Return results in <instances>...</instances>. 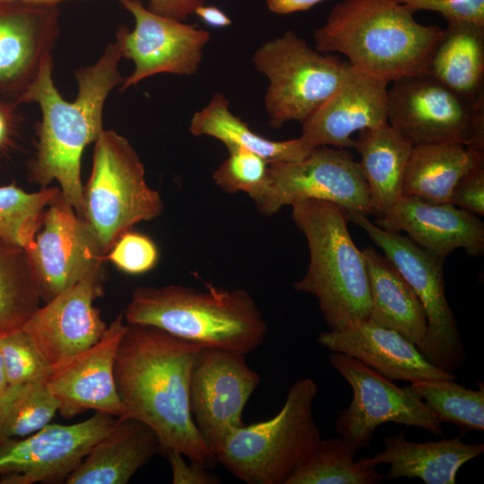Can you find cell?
Returning a JSON list of instances; mask_svg holds the SVG:
<instances>
[{
    "label": "cell",
    "mask_w": 484,
    "mask_h": 484,
    "mask_svg": "<svg viewBox=\"0 0 484 484\" xmlns=\"http://www.w3.org/2000/svg\"><path fill=\"white\" fill-rule=\"evenodd\" d=\"M203 347L160 328L128 324L117 349L114 375L124 415L146 424L162 452L182 454L211 469L215 455L198 431L189 408L195 358Z\"/></svg>",
    "instance_id": "obj_1"
},
{
    "label": "cell",
    "mask_w": 484,
    "mask_h": 484,
    "mask_svg": "<svg viewBox=\"0 0 484 484\" xmlns=\"http://www.w3.org/2000/svg\"><path fill=\"white\" fill-rule=\"evenodd\" d=\"M121 49L109 43L92 65L76 70L78 93L66 101L53 81V57H48L37 77L16 99L37 103L41 110L36 152L29 163L31 182L46 187L56 180L64 199L82 215L81 161L84 149L94 143L103 128V110L114 88L124 77L119 72Z\"/></svg>",
    "instance_id": "obj_2"
},
{
    "label": "cell",
    "mask_w": 484,
    "mask_h": 484,
    "mask_svg": "<svg viewBox=\"0 0 484 484\" xmlns=\"http://www.w3.org/2000/svg\"><path fill=\"white\" fill-rule=\"evenodd\" d=\"M396 0H342L314 32L315 48L341 54L354 68L387 83L428 73L444 30L424 25Z\"/></svg>",
    "instance_id": "obj_3"
},
{
    "label": "cell",
    "mask_w": 484,
    "mask_h": 484,
    "mask_svg": "<svg viewBox=\"0 0 484 484\" xmlns=\"http://www.w3.org/2000/svg\"><path fill=\"white\" fill-rule=\"evenodd\" d=\"M123 313L128 324L154 326L203 348L245 355L257 350L267 333L255 301L241 289L141 286Z\"/></svg>",
    "instance_id": "obj_4"
},
{
    "label": "cell",
    "mask_w": 484,
    "mask_h": 484,
    "mask_svg": "<svg viewBox=\"0 0 484 484\" xmlns=\"http://www.w3.org/2000/svg\"><path fill=\"white\" fill-rule=\"evenodd\" d=\"M290 206L292 220L309 249L307 271L293 288L317 298L329 331L368 319V273L362 250L349 232L348 212L334 203L315 199Z\"/></svg>",
    "instance_id": "obj_5"
},
{
    "label": "cell",
    "mask_w": 484,
    "mask_h": 484,
    "mask_svg": "<svg viewBox=\"0 0 484 484\" xmlns=\"http://www.w3.org/2000/svg\"><path fill=\"white\" fill-rule=\"evenodd\" d=\"M317 394L312 378L297 380L276 415L244 424L224 441L217 463L247 484H285L322 438L313 415Z\"/></svg>",
    "instance_id": "obj_6"
},
{
    "label": "cell",
    "mask_w": 484,
    "mask_h": 484,
    "mask_svg": "<svg viewBox=\"0 0 484 484\" xmlns=\"http://www.w3.org/2000/svg\"><path fill=\"white\" fill-rule=\"evenodd\" d=\"M163 209L162 198L147 184L144 166L131 143L104 129L94 142L81 218L105 259L123 234L139 222L156 219Z\"/></svg>",
    "instance_id": "obj_7"
},
{
    "label": "cell",
    "mask_w": 484,
    "mask_h": 484,
    "mask_svg": "<svg viewBox=\"0 0 484 484\" xmlns=\"http://www.w3.org/2000/svg\"><path fill=\"white\" fill-rule=\"evenodd\" d=\"M252 61L268 79L264 107L275 129L307 120L333 94L350 65L337 54L312 48L292 30L265 41Z\"/></svg>",
    "instance_id": "obj_8"
},
{
    "label": "cell",
    "mask_w": 484,
    "mask_h": 484,
    "mask_svg": "<svg viewBox=\"0 0 484 484\" xmlns=\"http://www.w3.org/2000/svg\"><path fill=\"white\" fill-rule=\"evenodd\" d=\"M350 221L360 227L393 264L419 298L428 322L426 336L418 348L437 368L454 374L467 357L456 320L447 301L444 261L401 233L387 231L367 215L348 212Z\"/></svg>",
    "instance_id": "obj_9"
},
{
    "label": "cell",
    "mask_w": 484,
    "mask_h": 484,
    "mask_svg": "<svg viewBox=\"0 0 484 484\" xmlns=\"http://www.w3.org/2000/svg\"><path fill=\"white\" fill-rule=\"evenodd\" d=\"M387 122L411 146L460 143L484 152V104L472 105L426 73L387 88Z\"/></svg>",
    "instance_id": "obj_10"
},
{
    "label": "cell",
    "mask_w": 484,
    "mask_h": 484,
    "mask_svg": "<svg viewBox=\"0 0 484 484\" xmlns=\"http://www.w3.org/2000/svg\"><path fill=\"white\" fill-rule=\"evenodd\" d=\"M250 197L264 215L307 199L332 202L348 212L374 214L358 161L347 149L333 146L315 147L298 161L268 163L264 184Z\"/></svg>",
    "instance_id": "obj_11"
},
{
    "label": "cell",
    "mask_w": 484,
    "mask_h": 484,
    "mask_svg": "<svg viewBox=\"0 0 484 484\" xmlns=\"http://www.w3.org/2000/svg\"><path fill=\"white\" fill-rule=\"evenodd\" d=\"M328 360L352 390L349 406L337 412L334 428L338 436L357 452L368 446L378 426L388 422L444 435L436 415L410 385L400 387L343 353L331 352Z\"/></svg>",
    "instance_id": "obj_12"
},
{
    "label": "cell",
    "mask_w": 484,
    "mask_h": 484,
    "mask_svg": "<svg viewBox=\"0 0 484 484\" xmlns=\"http://www.w3.org/2000/svg\"><path fill=\"white\" fill-rule=\"evenodd\" d=\"M245 356L229 350L203 348L192 367L191 416L214 455L224 441L244 425V408L261 381Z\"/></svg>",
    "instance_id": "obj_13"
},
{
    "label": "cell",
    "mask_w": 484,
    "mask_h": 484,
    "mask_svg": "<svg viewBox=\"0 0 484 484\" xmlns=\"http://www.w3.org/2000/svg\"><path fill=\"white\" fill-rule=\"evenodd\" d=\"M115 421V416L96 411L78 423L50 422L27 436L0 441V484L65 480Z\"/></svg>",
    "instance_id": "obj_14"
},
{
    "label": "cell",
    "mask_w": 484,
    "mask_h": 484,
    "mask_svg": "<svg viewBox=\"0 0 484 484\" xmlns=\"http://www.w3.org/2000/svg\"><path fill=\"white\" fill-rule=\"evenodd\" d=\"M118 1L134 20L132 30L120 25L116 32L122 57L134 65L120 91L159 73L190 76L197 73L210 40L207 30L155 13L140 0Z\"/></svg>",
    "instance_id": "obj_15"
},
{
    "label": "cell",
    "mask_w": 484,
    "mask_h": 484,
    "mask_svg": "<svg viewBox=\"0 0 484 484\" xmlns=\"http://www.w3.org/2000/svg\"><path fill=\"white\" fill-rule=\"evenodd\" d=\"M25 251L45 303L82 279L102 272L105 260L85 222L61 192L47 206L34 241Z\"/></svg>",
    "instance_id": "obj_16"
},
{
    "label": "cell",
    "mask_w": 484,
    "mask_h": 484,
    "mask_svg": "<svg viewBox=\"0 0 484 484\" xmlns=\"http://www.w3.org/2000/svg\"><path fill=\"white\" fill-rule=\"evenodd\" d=\"M126 328L121 312L97 342L52 367L46 383L59 402L62 417L71 419L89 410L115 417L124 415L114 366Z\"/></svg>",
    "instance_id": "obj_17"
},
{
    "label": "cell",
    "mask_w": 484,
    "mask_h": 484,
    "mask_svg": "<svg viewBox=\"0 0 484 484\" xmlns=\"http://www.w3.org/2000/svg\"><path fill=\"white\" fill-rule=\"evenodd\" d=\"M102 272L89 275L39 307L22 330L51 367L88 349L108 325L93 302L103 295Z\"/></svg>",
    "instance_id": "obj_18"
},
{
    "label": "cell",
    "mask_w": 484,
    "mask_h": 484,
    "mask_svg": "<svg viewBox=\"0 0 484 484\" xmlns=\"http://www.w3.org/2000/svg\"><path fill=\"white\" fill-rule=\"evenodd\" d=\"M57 4L0 1V91L16 99L52 56L60 33Z\"/></svg>",
    "instance_id": "obj_19"
},
{
    "label": "cell",
    "mask_w": 484,
    "mask_h": 484,
    "mask_svg": "<svg viewBox=\"0 0 484 484\" xmlns=\"http://www.w3.org/2000/svg\"><path fill=\"white\" fill-rule=\"evenodd\" d=\"M387 85L350 65L333 94L301 124L300 137L312 148H354V133L388 123Z\"/></svg>",
    "instance_id": "obj_20"
},
{
    "label": "cell",
    "mask_w": 484,
    "mask_h": 484,
    "mask_svg": "<svg viewBox=\"0 0 484 484\" xmlns=\"http://www.w3.org/2000/svg\"><path fill=\"white\" fill-rule=\"evenodd\" d=\"M374 223L387 231L405 232L415 244L443 260L457 248L471 256L484 252L483 222L451 203L402 195Z\"/></svg>",
    "instance_id": "obj_21"
},
{
    "label": "cell",
    "mask_w": 484,
    "mask_h": 484,
    "mask_svg": "<svg viewBox=\"0 0 484 484\" xmlns=\"http://www.w3.org/2000/svg\"><path fill=\"white\" fill-rule=\"evenodd\" d=\"M318 341L331 352L352 357L390 380L456 378L432 365L402 334L369 319L350 323L338 331L322 332Z\"/></svg>",
    "instance_id": "obj_22"
},
{
    "label": "cell",
    "mask_w": 484,
    "mask_h": 484,
    "mask_svg": "<svg viewBox=\"0 0 484 484\" xmlns=\"http://www.w3.org/2000/svg\"><path fill=\"white\" fill-rule=\"evenodd\" d=\"M159 452L160 440L150 427L127 416L117 417L65 483L126 484Z\"/></svg>",
    "instance_id": "obj_23"
},
{
    "label": "cell",
    "mask_w": 484,
    "mask_h": 484,
    "mask_svg": "<svg viewBox=\"0 0 484 484\" xmlns=\"http://www.w3.org/2000/svg\"><path fill=\"white\" fill-rule=\"evenodd\" d=\"M384 445L374 456L361 457L367 466L388 463V480L418 478L425 484H455L461 467L484 452L483 443L466 444L461 436L419 443L409 441L403 431L385 436Z\"/></svg>",
    "instance_id": "obj_24"
},
{
    "label": "cell",
    "mask_w": 484,
    "mask_h": 484,
    "mask_svg": "<svg viewBox=\"0 0 484 484\" xmlns=\"http://www.w3.org/2000/svg\"><path fill=\"white\" fill-rule=\"evenodd\" d=\"M370 292L368 319L393 330L418 348L423 341L428 322L424 308L393 264L372 247L362 250Z\"/></svg>",
    "instance_id": "obj_25"
},
{
    "label": "cell",
    "mask_w": 484,
    "mask_h": 484,
    "mask_svg": "<svg viewBox=\"0 0 484 484\" xmlns=\"http://www.w3.org/2000/svg\"><path fill=\"white\" fill-rule=\"evenodd\" d=\"M428 74L469 103L484 104V25L448 22Z\"/></svg>",
    "instance_id": "obj_26"
},
{
    "label": "cell",
    "mask_w": 484,
    "mask_h": 484,
    "mask_svg": "<svg viewBox=\"0 0 484 484\" xmlns=\"http://www.w3.org/2000/svg\"><path fill=\"white\" fill-rule=\"evenodd\" d=\"M354 149L360 155L358 163L374 215L381 217L403 195V177L412 146L386 123L359 132Z\"/></svg>",
    "instance_id": "obj_27"
},
{
    "label": "cell",
    "mask_w": 484,
    "mask_h": 484,
    "mask_svg": "<svg viewBox=\"0 0 484 484\" xmlns=\"http://www.w3.org/2000/svg\"><path fill=\"white\" fill-rule=\"evenodd\" d=\"M484 165V152L460 143L412 146L406 166L402 194L434 203H450L457 182Z\"/></svg>",
    "instance_id": "obj_28"
},
{
    "label": "cell",
    "mask_w": 484,
    "mask_h": 484,
    "mask_svg": "<svg viewBox=\"0 0 484 484\" xmlns=\"http://www.w3.org/2000/svg\"><path fill=\"white\" fill-rule=\"evenodd\" d=\"M189 130L193 135H207L220 141L228 151L246 149L268 163L298 161L314 149L301 137L273 141L255 133L231 112L229 99L221 93H215L204 108L193 115Z\"/></svg>",
    "instance_id": "obj_29"
},
{
    "label": "cell",
    "mask_w": 484,
    "mask_h": 484,
    "mask_svg": "<svg viewBox=\"0 0 484 484\" xmlns=\"http://www.w3.org/2000/svg\"><path fill=\"white\" fill-rule=\"evenodd\" d=\"M341 437L321 438L285 484H376L385 476L367 466Z\"/></svg>",
    "instance_id": "obj_30"
},
{
    "label": "cell",
    "mask_w": 484,
    "mask_h": 484,
    "mask_svg": "<svg viewBox=\"0 0 484 484\" xmlns=\"http://www.w3.org/2000/svg\"><path fill=\"white\" fill-rule=\"evenodd\" d=\"M39 301L25 249L0 238V336L22 329Z\"/></svg>",
    "instance_id": "obj_31"
},
{
    "label": "cell",
    "mask_w": 484,
    "mask_h": 484,
    "mask_svg": "<svg viewBox=\"0 0 484 484\" xmlns=\"http://www.w3.org/2000/svg\"><path fill=\"white\" fill-rule=\"evenodd\" d=\"M478 390L467 388L452 379H421L410 386L442 424L456 425L462 434L484 431V385Z\"/></svg>",
    "instance_id": "obj_32"
},
{
    "label": "cell",
    "mask_w": 484,
    "mask_h": 484,
    "mask_svg": "<svg viewBox=\"0 0 484 484\" xmlns=\"http://www.w3.org/2000/svg\"><path fill=\"white\" fill-rule=\"evenodd\" d=\"M58 410L59 402L46 381L8 386L0 397V441L37 432Z\"/></svg>",
    "instance_id": "obj_33"
},
{
    "label": "cell",
    "mask_w": 484,
    "mask_h": 484,
    "mask_svg": "<svg viewBox=\"0 0 484 484\" xmlns=\"http://www.w3.org/2000/svg\"><path fill=\"white\" fill-rule=\"evenodd\" d=\"M59 193L57 187L29 193L13 184L0 186V238L28 249L39 229L45 208Z\"/></svg>",
    "instance_id": "obj_34"
},
{
    "label": "cell",
    "mask_w": 484,
    "mask_h": 484,
    "mask_svg": "<svg viewBox=\"0 0 484 484\" xmlns=\"http://www.w3.org/2000/svg\"><path fill=\"white\" fill-rule=\"evenodd\" d=\"M8 386L46 381L52 371L30 337L22 330L0 336Z\"/></svg>",
    "instance_id": "obj_35"
},
{
    "label": "cell",
    "mask_w": 484,
    "mask_h": 484,
    "mask_svg": "<svg viewBox=\"0 0 484 484\" xmlns=\"http://www.w3.org/2000/svg\"><path fill=\"white\" fill-rule=\"evenodd\" d=\"M229 152V156L214 171L213 181L226 193L244 192L251 196L264 184L268 162L246 149Z\"/></svg>",
    "instance_id": "obj_36"
},
{
    "label": "cell",
    "mask_w": 484,
    "mask_h": 484,
    "mask_svg": "<svg viewBox=\"0 0 484 484\" xmlns=\"http://www.w3.org/2000/svg\"><path fill=\"white\" fill-rule=\"evenodd\" d=\"M158 258L155 243L149 237L131 230L123 234L106 255L117 269L129 274L151 270Z\"/></svg>",
    "instance_id": "obj_37"
},
{
    "label": "cell",
    "mask_w": 484,
    "mask_h": 484,
    "mask_svg": "<svg viewBox=\"0 0 484 484\" xmlns=\"http://www.w3.org/2000/svg\"><path fill=\"white\" fill-rule=\"evenodd\" d=\"M414 13L431 11L447 22L465 21L484 25V0H396Z\"/></svg>",
    "instance_id": "obj_38"
},
{
    "label": "cell",
    "mask_w": 484,
    "mask_h": 484,
    "mask_svg": "<svg viewBox=\"0 0 484 484\" xmlns=\"http://www.w3.org/2000/svg\"><path fill=\"white\" fill-rule=\"evenodd\" d=\"M450 203L472 214H484V165L469 171L457 182Z\"/></svg>",
    "instance_id": "obj_39"
},
{
    "label": "cell",
    "mask_w": 484,
    "mask_h": 484,
    "mask_svg": "<svg viewBox=\"0 0 484 484\" xmlns=\"http://www.w3.org/2000/svg\"><path fill=\"white\" fill-rule=\"evenodd\" d=\"M171 471L173 484H218L221 480L219 476L211 473L203 465L189 461L177 452L166 453Z\"/></svg>",
    "instance_id": "obj_40"
},
{
    "label": "cell",
    "mask_w": 484,
    "mask_h": 484,
    "mask_svg": "<svg viewBox=\"0 0 484 484\" xmlns=\"http://www.w3.org/2000/svg\"><path fill=\"white\" fill-rule=\"evenodd\" d=\"M18 105L14 99H0V154L13 146L17 136L20 123Z\"/></svg>",
    "instance_id": "obj_41"
},
{
    "label": "cell",
    "mask_w": 484,
    "mask_h": 484,
    "mask_svg": "<svg viewBox=\"0 0 484 484\" xmlns=\"http://www.w3.org/2000/svg\"><path fill=\"white\" fill-rule=\"evenodd\" d=\"M203 0H149L148 9L162 16L185 21Z\"/></svg>",
    "instance_id": "obj_42"
},
{
    "label": "cell",
    "mask_w": 484,
    "mask_h": 484,
    "mask_svg": "<svg viewBox=\"0 0 484 484\" xmlns=\"http://www.w3.org/2000/svg\"><path fill=\"white\" fill-rule=\"evenodd\" d=\"M325 0H266L268 9L277 14H290L311 9Z\"/></svg>",
    "instance_id": "obj_43"
},
{
    "label": "cell",
    "mask_w": 484,
    "mask_h": 484,
    "mask_svg": "<svg viewBox=\"0 0 484 484\" xmlns=\"http://www.w3.org/2000/svg\"><path fill=\"white\" fill-rule=\"evenodd\" d=\"M196 14L205 24L213 28H225L230 26L231 19L220 8L214 5H199L195 11Z\"/></svg>",
    "instance_id": "obj_44"
},
{
    "label": "cell",
    "mask_w": 484,
    "mask_h": 484,
    "mask_svg": "<svg viewBox=\"0 0 484 484\" xmlns=\"http://www.w3.org/2000/svg\"><path fill=\"white\" fill-rule=\"evenodd\" d=\"M8 388L3 358L0 352V397Z\"/></svg>",
    "instance_id": "obj_45"
},
{
    "label": "cell",
    "mask_w": 484,
    "mask_h": 484,
    "mask_svg": "<svg viewBox=\"0 0 484 484\" xmlns=\"http://www.w3.org/2000/svg\"><path fill=\"white\" fill-rule=\"evenodd\" d=\"M0 1H13V2H22V3H30V4H57L65 2V1H73V0H0Z\"/></svg>",
    "instance_id": "obj_46"
}]
</instances>
